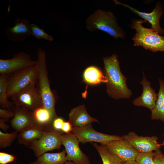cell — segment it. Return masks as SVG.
Here are the masks:
<instances>
[{
  "instance_id": "6da1fadb",
  "label": "cell",
  "mask_w": 164,
  "mask_h": 164,
  "mask_svg": "<svg viewBox=\"0 0 164 164\" xmlns=\"http://www.w3.org/2000/svg\"><path fill=\"white\" fill-rule=\"evenodd\" d=\"M103 62L108 94L115 99L129 98L132 93L127 86V78L121 71L117 55L104 57Z\"/></svg>"
},
{
  "instance_id": "7a4b0ae2",
  "label": "cell",
  "mask_w": 164,
  "mask_h": 164,
  "mask_svg": "<svg viewBox=\"0 0 164 164\" xmlns=\"http://www.w3.org/2000/svg\"><path fill=\"white\" fill-rule=\"evenodd\" d=\"M37 65L38 69V86L37 87L41 98L43 106L49 110L56 117L55 110L56 99L51 89L48 78L46 64V53L45 50L37 48Z\"/></svg>"
},
{
  "instance_id": "3957f363",
  "label": "cell",
  "mask_w": 164,
  "mask_h": 164,
  "mask_svg": "<svg viewBox=\"0 0 164 164\" xmlns=\"http://www.w3.org/2000/svg\"><path fill=\"white\" fill-rule=\"evenodd\" d=\"M147 21L141 19H134L131 27L135 30L132 38L134 46H141L153 52H164V36L152 28L144 27L142 24Z\"/></svg>"
},
{
  "instance_id": "277c9868",
  "label": "cell",
  "mask_w": 164,
  "mask_h": 164,
  "mask_svg": "<svg viewBox=\"0 0 164 164\" xmlns=\"http://www.w3.org/2000/svg\"><path fill=\"white\" fill-rule=\"evenodd\" d=\"M86 27L89 30H100L115 38H124L125 33L118 25L116 19L110 11L97 9L91 14L86 21Z\"/></svg>"
},
{
  "instance_id": "5b68a950",
  "label": "cell",
  "mask_w": 164,
  "mask_h": 164,
  "mask_svg": "<svg viewBox=\"0 0 164 164\" xmlns=\"http://www.w3.org/2000/svg\"><path fill=\"white\" fill-rule=\"evenodd\" d=\"M38 80L37 64L13 73L9 75L7 95L10 97L15 94L32 85Z\"/></svg>"
},
{
  "instance_id": "8992f818",
  "label": "cell",
  "mask_w": 164,
  "mask_h": 164,
  "mask_svg": "<svg viewBox=\"0 0 164 164\" xmlns=\"http://www.w3.org/2000/svg\"><path fill=\"white\" fill-rule=\"evenodd\" d=\"M71 132L82 144L94 142L106 145L113 141L123 139L119 136L108 135L97 132L93 128L91 124L81 127H73Z\"/></svg>"
},
{
  "instance_id": "52a82bcc",
  "label": "cell",
  "mask_w": 164,
  "mask_h": 164,
  "mask_svg": "<svg viewBox=\"0 0 164 164\" xmlns=\"http://www.w3.org/2000/svg\"><path fill=\"white\" fill-rule=\"evenodd\" d=\"M10 97L15 106L32 111L43 106L41 98L35 84L24 88Z\"/></svg>"
},
{
  "instance_id": "ba28073f",
  "label": "cell",
  "mask_w": 164,
  "mask_h": 164,
  "mask_svg": "<svg viewBox=\"0 0 164 164\" xmlns=\"http://www.w3.org/2000/svg\"><path fill=\"white\" fill-rule=\"evenodd\" d=\"M28 53L21 51L9 59H0V74L10 75L20 70L37 64Z\"/></svg>"
},
{
  "instance_id": "9c48e42d",
  "label": "cell",
  "mask_w": 164,
  "mask_h": 164,
  "mask_svg": "<svg viewBox=\"0 0 164 164\" xmlns=\"http://www.w3.org/2000/svg\"><path fill=\"white\" fill-rule=\"evenodd\" d=\"M62 135L52 131H46L41 138L33 142L29 147L38 158L48 151L60 149L62 145Z\"/></svg>"
},
{
  "instance_id": "30bf717a",
  "label": "cell",
  "mask_w": 164,
  "mask_h": 164,
  "mask_svg": "<svg viewBox=\"0 0 164 164\" xmlns=\"http://www.w3.org/2000/svg\"><path fill=\"white\" fill-rule=\"evenodd\" d=\"M80 143L71 132L62 135V145L65 148L67 160L75 164H91L88 157L81 150Z\"/></svg>"
},
{
  "instance_id": "8fae6325",
  "label": "cell",
  "mask_w": 164,
  "mask_h": 164,
  "mask_svg": "<svg viewBox=\"0 0 164 164\" xmlns=\"http://www.w3.org/2000/svg\"><path fill=\"white\" fill-rule=\"evenodd\" d=\"M122 138L129 142L139 152H153L159 149L162 145L158 142V137L155 136H139L134 132H131Z\"/></svg>"
},
{
  "instance_id": "7c38bea8",
  "label": "cell",
  "mask_w": 164,
  "mask_h": 164,
  "mask_svg": "<svg viewBox=\"0 0 164 164\" xmlns=\"http://www.w3.org/2000/svg\"><path fill=\"white\" fill-rule=\"evenodd\" d=\"M105 145L110 152L122 162L135 160L139 153L129 142L123 139L113 141Z\"/></svg>"
},
{
  "instance_id": "4fadbf2b",
  "label": "cell",
  "mask_w": 164,
  "mask_h": 164,
  "mask_svg": "<svg viewBox=\"0 0 164 164\" xmlns=\"http://www.w3.org/2000/svg\"><path fill=\"white\" fill-rule=\"evenodd\" d=\"M12 27L6 28L5 34L8 39L14 42H21L31 36L29 21L25 19H16Z\"/></svg>"
},
{
  "instance_id": "5bb4252c",
  "label": "cell",
  "mask_w": 164,
  "mask_h": 164,
  "mask_svg": "<svg viewBox=\"0 0 164 164\" xmlns=\"http://www.w3.org/2000/svg\"><path fill=\"white\" fill-rule=\"evenodd\" d=\"M114 1L115 4L121 5L128 8L145 20L148 21L151 24V28L159 34L162 35L164 33V29L161 27L159 23L160 18L163 14L162 8L159 2H157L152 12L146 13L140 12L128 5L120 3L117 0Z\"/></svg>"
},
{
  "instance_id": "9a60e30c",
  "label": "cell",
  "mask_w": 164,
  "mask_h": 164,
  "mask_svg": "<svg viewBox=\"0 0 164 164\" xmlns=\"http://www.w3.org/2000/svg\"><path fill=\"white\" fill-rule=\"evenodd\" d=\"M12 110L14 115L10 121V123L15 131L19 132L36 124L32 111L15 106Z\"/></svg>"
},
{
  "instance_id": "2e32d148",
  "label": "cell",
  "mask_w": 164,
  "mask_h": 164,
  "mask_svg": "<svg viewBox=\"0 0 164 164\" xmlns=\"http://www.w3.org/2000/svg\"><path fill=\"white\" fill-rule=\"evenodd\" d=\"M140 84L143 87L142 93L140 97L134 100L133 103L136 106L144 107L152 111L155 106L157 94L151 87L150 82L146 79L144 73Z\"/></svg>"
},
{
  "instance_id": "e0dca14e",
  "label": "cell",
  "mask_w": 164,
  "mask_h": 164,
  "mask_svg": "<svg viewBox=\"0 0 164 164\" xmlns=\"http://www.w3.org/2000/svg\"><path fill=\"white\" fill-rule=\"evenodd\" d=\"M69 121L74 127H81L93 122H99L96 118L87 113L84 105L78 106L72 109L69 114Z\"/></svg>"
},
{
  "instance_id": "ac0fdd59",
  "label": "cell",
  "mask_w": 164,
  "mask_h": 164,
  "mask_svg": "<svg viewBox=\"0 0 164 164\" xmlns=\"http://www.w3.org/2000/svg\"><path fill=\"white\" fill-rule=\"evenodd\" d=\"M45 131L44 128L36 124L28 127L19 132L17 137L18 143L29 146L40 138Z\"/></svg>"
},
{
  "instance_id": "d6986e66",
  "label": "cell",
  "mask_w": 164,
  "mask_h": 164,
  "mask_svg": "<svg viewBox=\"0 0 164 164\" xmlns=\"http://www.w3.org/2000/svg\"><path fill=\"white\" fill-rule=\"evenodd\" d=\"M33 116L36 124L44 128L46 131L56 117L43 106L39 107L32 111Z\"/></svg>"
},
{
  "instance_id": "ffe728a7",
  "label": "cell",
  "mask_w": 164,
  "mask_h": 164,
  "mask_svg": "<svg viewBox=\"0 0 164 164\" xmlns=\"http://www.w3.org/2000/svg\"><path fill=\"white\" fill-rule=\"evenodd\" d=\"M159 89L154 108L152 110L151 119L160 120L164 123V80L159 79Z\"/></svg>"
},
{
  "instance_id": "44dd1931",
  "label": "cell",
  "mask_w": 164,
  "mask_h": 164,
  "mask_svg": "<svg viewBox=\"0 0 164 164\" xmlns=\"http://www.w3.org/2000/svg\"><path fill=\"white\" fill-rule=\"evenodd\" d=\"M65 150L60 152L45 153L30 164H63L67 160Z\"/></svg>"
},
{
  "instance_id": "7402d4cb",
  "label": "cell",
  "mask_w": 164,
  "mask_h": 164,
  "mask_svg": "<svg viewBox=\"0 0 164 164\" xmlns=\"http://www.w3.org/2000/svg\"><path fill=\"white\" fill-rule=\"evenodd\" d=\"M84 81L91 84H96L101 83H106L107 80L101 70L97 67L91 66L87 68L83 73Z\"/></svg>"
},
{
  "instance_id": "603a6c76",
  "label": "cell",
  "mask_w": 164,
  "mask_h": 164,
  "mask_svg": "<svg viewBox=\"0 0 164 164\" xmlns=\"http://www.w3.org/2000/svg\"><path fill=\"white\" fill-rule=\"evenodd\" d=\"M10 75H0V106L2 108L12 110L14 104L8 99L7 88Z\"/></svg>"
},
{
  "instance_id": "cb8c5ba5",
  "label": "cell",
  "mask_w": 164,
  "mask_h": 164,
  "mask_svg": "<svg viewBox=\"0 0 164 164\" xmlns=\"http://www.w3.org/2000/svg\"><path fill=\"white\" fill-rule=\"evenodd\" d=\"M99 154L103 164H121L122 161L117 156L110 152L105 145L92 143Z\"/></svg>"
},
{
  "instance_id": "d4e9b609",
  "label": "cell",
  "mask_w": 164,
  "mask_h": 164,
  "mask_svg": "<svg viewBox=\"0 0 164 164\" xmlns=\"http://www.w3.org/2000/svg\"><path fill=\"white\" fill-rule=\"evenodd\" d=\"M18 132L15 131L12 133L3 132L0 130V148H5L10 146L17 138Z\"/></svg>"
},
{
  "instance_id": "484cf974",
  "label": "cell",
  "mask_w": 164,
  "mask_h": 164,
  "mask_svg": "<svg viewBox=\"0 0 164 164\" xmlns=\"http://www.w3.org/2000/svg\"><path fill=\"white\" fill-rule=\"evenodd\" d=\"M30 29L31 35L36 39H42L50 41L53 40V38L50 35L36 24L31 23Z\"/></svg>"
},
{
  "instance_id": "4316f807",
  "label": "cell",
  "mask_w": 164,
  "mask_h": 164,
  "mask_svg": "<svg viewBox=\"0 0 164 164\" xmlns=\"http://www.w3.org/2000/svg\"><path fill=\"white\" fill-rule=\"evenodd\" d=\"M155 152H139L135 159L138 164H154Z\"/></svg>"
},
{
  "instance_id": "83f0119b",
  "label": "cell",
  "mask_w": 164,
  "mask_h": 164,
  "mask_svg": "<svg viewBox=\"0 0 164 164\" xmlns=\"http://www.w3.org/2000/svg\"><path fill=\"white\" fill-rule=\"evenodd\" d=\"M65 121L60 117H56L53 121L52 123L46 131H52L63 134L62 128Z\"/></svg>"
},
{
  "instance_id": "f1b7e54d",
  "label": "cell",
  "mask_w": 164,
  "mask_h": 164,
  "mask_svg": "<svg viewBox=\"0 0 164 164\" xmlns=\"http://www.w3.org/2000/svg\"><path fill=\"white\" fill-rule=\"evenodd\" d=\"M15 157L13 155L0 152V164H7L15 161Z\"/></svg>"
},
{
  "instance_id": "f546056e",
  "label": "cell",
  "mask_w": 164,
  "mask_h": 164,
  "mask_svg": "<svg viewBox=\"0 0 164 164\" xmlns=\"http://www.w3.org/2000/svg\"><path fill=\"white\" fill-rule=\"evenodd\" d=\"M14 115V113L12 110H9L5 108H1L0 109V117L8 120L9 119L12 118Z\"/></svg>"
},
{
  "instance_id": "4dcf8cb0",
  "label": "cell",
  "mask_w": 164,
  "mask_h": 164,
  "mask_svg": "<svg viewBox=\"0 0 164 164\" xmlns=\"http://www.w3.org/2000/svg\"><path fill=\"white\" fill-rule=\"evenodd\" d=\"M155 152L154 164H164V154L159 149Z\"/></svg>"
},
{
  "instance_id": "1f68e13d",
  "label": "cell",
  "mask_w": 164,
  "mask_h": 164,
  "mask_svg": "<svg viewBox=\"0 0 164 164\" xmlns=\"http://www.w3.org/2000/svg\"><path fill=\"white\" fill-rule=\"evenodd\" d=\"M73 128L72 124L69 121H65L62 127V131L63 133H69L71 132Z\"/></svg>"
},
{
  "instance_id": "d6a6232c",
  "label": "cell",
  "mask_w": 164,
  "mask_h": 164,
  "mask_svg": "<svg viewBox=\"0 0 164 164\" xmlns=\"http://www.w3.org/2000/svg\"><path fill=\"white\" fill-rule=\"evenodd\" d=\"M7 121L6 119L0 118V128L4 131H7L9 128V125L6 122Z\"/></svg>"
},
{
  "instance_id": "836d02e7",
  "label": "cell",
  "mask_w": 164,
  "mask_h": 164,
  "mask_svg": "<svg viewBox=\"0 0 164 164\" xmlns=\"http://www.w3.org/2000/svg\"><path fill=\"white\" fill-rule=\"evenodd\" d=\"M121 164H138L135 160H132L125 162H122Z\"/></svg>"
},
{
  "instance_id": "e575fe53",
  "label": "cell",
  "mask_w": 164,
  "mask_h": 164,
  "mask_svg": "<svg viewBox=\"0 0 164 164\" xmlns=\"http://www.w3.org/2000/svg\"><path fill=\"white\" fill-rule=\"evenodd\" d=\"M63 164H75L72 162L67 161Z\"/></svg>"
},
{
  "instance_id": "d590c367",
  "label": "cell",
  "mask_w": 164,
  "mask_h": 164,
  "mask_svg": "<svg viewBox=\"0 0 164 164\" xmlns=\"http://www.w3.org/2000/svg\"><path fill=\"white\" fill-rule=\"evenodd\" d=\"M163 145H164V142L163 143Z\"/></svg>"
}]
</instances>
